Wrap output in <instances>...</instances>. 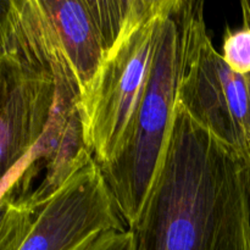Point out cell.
Masks as SVG:
<instances>
[{"instance_id": "277c9868", "label": "cell", "mask_w": 250, "mask_h": 250, "mask_svg": "<svg viewBox=\"0 0 250 250\" xmlns=\"http://www.w3.org/2000/svg\"><path fill=\"white\" fill-rule=\"evenodd\" d=\"M177 102L217 139L250 161L247 76L234 72L207 31L204 2L182 0V59Z\"/></svg>"}, {"instance_id": "3957f363", "label": "cell", "mask_w": 250, "mask_h": 250, "mask_svg": "<svg viewBox=\"0 0 250 250\" xmlns=\"http://www.w3.org/2000/svg\"><path fill=\"white\" fill-rule=\"evenodd\" d=\"M181 59L182 0H170L128 136L116 159L100 167L127 229L138 220L158 172L177 102Z\"/></svg>"}, {"instance_id": "6da1fadb", "label": "cell", "mask_w": 250, "mask_h": 250, "mask_svg": "<svg viewBox=\"0 0 250 250\" xmlns=\"http://www.w3.org/2000/svg\"><path fill=\"white\" fill-rule=\"evenodd\" d=\"M134 250H250V161L176 102Z\"/></svg>"}, {"instance_id": "9c48e42d", "label": "cell", "mask_w": 250, "mask_h": 250, "mask_svg": "<svg viewBox=\"0 0 250 250\" xmlns=\"http://www.w3.org/2000/svg\"><path fill=\"white\" fill-rule=\"evenodd\" d=\"M80 250H134L133 234L128 229H112L93 238Z\"/></svg>"}, {"instance_id": "52a82bcc", "label": "cell", "mask_w": 250, "mask_h": 250, "mask_svg": "<svg viewBox=\"0 0 250 250\" xmlns=\"http://www.w3.org/2000/svg\"><path fill=\"white\" fill-rule=\"evenodd\" d=\"M39 205L7 190L0 197V250H19L31 231Z\"/></svg>"}, {"instance_id": "8992f818", "label": "cell", "mask_w": 250, "mask_h": 250, "mask_svg": "<svg viewBox=\"0 0 250 250\" xmlns=\"http://www.w3.org/2000/svg\"><path fill=\"white\" fill-rule=\"evenodd\" d=\"M41 2L83 95L121 36L136 0H41Z\"/></svg>"}, {"instance_id": "30bf717a", "label": "cell", "mask_w": 250, "mask_h": 250, "mask_svg": "<svg viewBox=\"0 0 250 250\" xmlns=\"http://www.w3.org/2000/svg\"><path fill=\"white\" fill-rule=\"evenodd\" d=\"M90 158H92V156H90ZM27 159H28V158H27ZM87 160H88V159H87ZM87 160H85V161H87ZM85 161H84V163H85ZM84 163H83V164H84ZM26 166H27V161H26ZM24 171H26V173H27V175H28V176H31L32 178H34V177H36V175H33V173H32L31 171H28V170H27L26 167H24ZM71 175H72V173H71ZM43 176H44V175H43ZM41 182H42V181H41ZM56 190H58V189H56ZM56 190H55V192H56ZM38 192H39V194H41V195H43V197H49V195H51V194H53V193H54V192L49 193V192H45V190H44V189H42V187H41V183H39V186H38Z\"/></svg>"}, {"instance_id": "7a4b0ae2", "label": "cell", "mask_w": 250, "mask_h": 250, "mask_svg": "<svg viewBox=\"0 0 250 250\" xmlns=\"http://www.w3.org/2000/svg\"><path fill=\"white\" fill-rule=\"evenodd\" d=\"M170 0H136L121 36L81 99L83 142L100 167L121 151L146 92Z\"/></svg>"}, {"instance_id": "ba28073f", "label": "cell", "mask_w": 250, "mask_h": 250, "mask_svg": "<svg viewBox=\"0 0 250 250\" xmlns=\"http://www.w3.org/2000/svg\"><path fill=\"white\" fill-rule=\"evenodd\" d=\"M243 23L239 28L225 32L222 42V58L225 62L239 75L250 73V2L242 1Z\"/></svg>"}, {"instance_id": "5b68a950", "label": "cell", "mask_w": 250, "mask_h": 250, "mask_svg": "<svg viewBox=\"0 0 250 250\" xmlns=\"http://www.w3.org/2000/svg\"><path fill=\"white\" fill-rule=\"evenodd\" d=\"M126 229L102 168L90 158L39 205L19 250H80L104 232Z\"/></svg>"}, {"instance_id": "8fae6325", "label": "cell", "mask_w": 250, "mask_h": 250, "mask_svg": "<svg viewBox=\"0 0 250 250\" xmlns=\"http://www.w3.org/2000/svg\"><path fill=\"white\" fill-rule=\"evenodd\" d=\"M247 82H248V89H249V98H250V73L247 75Z\"/></svg>"}]
</instances>
